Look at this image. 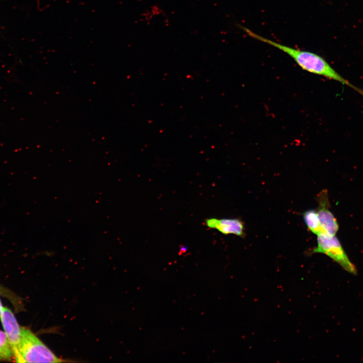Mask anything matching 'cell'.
<instances>
[{"mask_svg": "<svg viewBox=\"0 0 363 363\" xmlns=\"http://www.w3.org/2000/svg\"><path fill=\"white\" fill-rule=\"evenodd\" d=\"M303 219L307 227L313 233L318 235L325 233L321 226L316 210L310 209L306 211L303 214Z\"/></svg>", "mask_w": 363, "mask_h": 363, "instance_id": "52a82bcc", "label": "cell"}, {"mask_svg": "<svg viewBox=\"0 0 363 363\" xmlns=\"http://www.w3.org/2000/svg\"><path fill=\"white\" fill-rule=\"evenodd\" d=\"M250 37L263 42L285 52L290 56L304 70L316 75L324 76L330 79L336 80L351 87L363 95V91L352 84L339 75L321 56L311 51L295 49L284 45L271 39L262 36L248 28L238 25Z\"/></svg>", "mask_w": 363, "mask_h": 363, "instance_id": "6da1fadb", "label": "cell"}, {"mask_svg": "<svg viewBox=\"0 0 363 363\" xmlns=\"http://www.w3.org/2000/svg\"><path fill=\"white\" fill-rule=\"evenodd\" d=\"M12 350L5 332L0 330V360H10L13 358Z\"/></svg>", "mask_w": 363, "mask_h": 363, "instance_id": "ba28073f", "label": "cell"}, {"mask_svg": "<svg viewBox=\"0 0 363 363\" xmlns=\"http://www.w3.org/2000/svg\"><path fill=\"white\" fill-rule=\"evenodd\" d=\"M3 307L2 306V303H1V300H0V315H1V313H2Z\"/></svg>", "mask_w": 363, "mask_h": 363, "instance_id": "30bf717a", "label": "cell"}, {"mask_svg": "<svg viewBox=\"0 0 363 363\" xmlns=\"http://www.w3.org/2000/svg\"><path fill=\"white\" fill-rule=\"evenodd\" d=\"M313 253H322L332 259L344 270L352 274H356L357 270L350 261L342 246L335 235L323 233L317 235V245Z\"/></svg>", "mask_w": 363, "mask_h": 363, "instance_id": "3957f363", "label": "cell"}, {"mask_svg": "<svg viewBox=\"0 0 363 363\" xmlns=\"http://www.w3.org/2000/svg\"><path fill=\"white\" fill-rule=\"evenodd\" d=\"M179 250L182 253H184L187 251V248L185 246H182L180 247Z\"/></svg>", "mask_w": 363, "mask_h": 363, "instance_id": "9c48e42d", "label": "cell"}, {"mask_svg": "<svg viewBox=\"0 0 363 363\" xmlns=\"http://www.w3.org/2000/svg\"><path fill=\"white\" fill-rule=\"evenodd\" d=\"M205 223L207 227L217 229L224 234H232L239 236L245 235L244 223L237 218H208Z\"/></svg>", "mask_w": 363, "mask_h": 363, "instance_id": "8992f818", "label": "cell"}, {"mask_svg": "<svg viewBox=\"0 0 363 363\" xmlns=\"http://www.w3.org/2000/svg\"><path fill=\"white\" fill-rule=\"evenodd\" d=\"M19 353L21 362L65 361L56 356L33 333L26 328H21Z\"/></svg>", "mask_w": 363, "mask_h": 363, "instance_id": "7a4b0ae2", "label": "cell"}, {"mask_svg": "<svg viewBox=\"0 0 363 363\" xmlns=\"http://www.w3.org/2000/svg\"><path fill=\"white\" fill-rule=\"evenodd\" d=\"M0 319L10 344L14 359L17 362H21L19 353L21 328L20 327L13 313L6 307H3Z\"/></svg>", "mask_w": 363, "mask_h": 363, "instance_id": "277c9868", "label": "cell"}, {"mask_svg": "<svg viewBox=\"0 0 363 363\" xmlns=\"http://www.w3.org/2000/svg\"><path fill=\"white\" fill-rule=\"evenodd\" d=\"M317 198L319 205L317 212L321 226L326 233L335 235L339 229V225L329 209L330 204L327 191H322Z\"/></svg>", "mask_w": 363, "mask_h": 363, "instance_id": "5b68a950", "label": "cell"}]
</instances>
